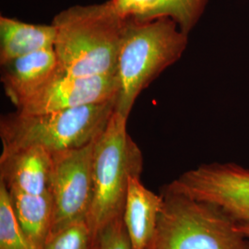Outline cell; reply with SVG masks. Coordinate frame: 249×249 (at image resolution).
Returning a JSON list of instances; mask_svg holds the SVG:
<instances>
[{"label": "cell", "instance_id": "6da1fadb", "mask_svg": "<svg viewBox=\"0 0 249 249\" xmlns=\"http://www.w3.org/2000/svg\"><path fill=\"white\" fill-rule=\"evenodd\" d=\"M126 22L112 0L60 11L52 21L58 72L81 77L116 76Z\"/></svg>", "mask_w": 249, "mask_h": 249}, {"label": "cell", "instance_id": "7a4b0ae2", "mask_svg": "<svg viewBox=\"0 0 249 249\" xmlns=\"http://www.w3.org/2000/svg\"><path fill=\"white\" fill-rule=\"evenodd\" d=\"M188 36L168 16L127 18L118 56L117 114L128 119L139 95L186 50Z\"/></svg>", "mask_w": 249, "mask_h": 249}, {"label": "cell", "instance_id": "3957f363", "mask_svg": "<svg viewBox=\"0 0 249 249\" xmlns=\"http://www.w3.org/2000/svg\"><path fill=\"white\" fill-rule=\"evenodd\" d=\"M126 125L127 118L115 112L94 143L92 199L87 217L93 243L107 224L123 216L129 181L142 173V152Z\"/></svg>", "mask_w": 249, "mask_h": 249}, {"label": "cell", "instance_id": "277c9868", "mask_svg": "<svg viewBox=\"0 0 249 249\" xmlns=\"http://www.w3.org/2000/svg\"><path fill=\"white\" fill-rule=\"evenodd\" d=\"M116 98L90 106L44 114L18 111L2 116V151L38 145L51 152L81 148L94 142L116 110Z\"/></svg>", "mask_w": 249, "mask_h": 249}, {"label": "cell", "instance_id": "5b68a950", "mask_svg": "<svg viewBox=\"0 0 249 249\" xmlns=\"http://www.w3.org/2000/svg\"><path fill=\"white\" fill-rule=\"evenodd\" d=\"M154 235L147 249H249L237 224L214 205L163 188Z\"/></svg>", "mask_w": 249, "mask_h": 249}, {"label": "cell", "instance_id": "8992f818", "mask_svg": "<svg viewBox=\"0 0 249 249\" xmlns=\"http://www.w3.org/2000/svg\"><path fill=\"white\" fill-rule=\"evenodd\" d=\"M164 188L214 205L236 224L249 223V170L238 164H202Z\"/></svg>", "mask_w": 249, "mask_h": 249}, {"label": "cell", "instance_id": "52a82bcc", "mask_svg": "<svg viewBox=\"0 0 249 249\" xmlns=\"http://www.w3.org/2000/svg\"><path fill=\"white\" fill-rule=\"evenodd\" d=\"M95 141L78 149L53 152L51 235L71 224L87 221L92 199V155Z\"/></svg>", "mask_w": 249, "mask_h": 249}, {"label": "cell", "instance_id": "ba28073f", "mask_svg": "<svg viewBox=\"0 0 249 249\" xmlns=\"http://www.w3.org/2000/svg\"><path fill=\"white\" fill-rule=\"evenodd\" d=\"M116 76H72L57 71L16 111L22 114H44L105 103L116 98Z\"/></svg>", "mask_w": 249, "mask_h": 249}, {"label": "cell", "instance_id": "9c48e42d", "mask_svg": "<svg viewBox=\"0 0 249 249\" xmlns=\"http://www.w3.org/2000/svg\"><path fill=\"white\" fill-rule=\"evenodd\" d=\"M53 152L42 146L31 145L2 151L0 182L8 190L41 195L50 192Z\"/></svg>", "mask_w": 249, "mask_h": 249}, {"label": "cell", "instance_id": "30bf717a", "mask_svg": "<svg viewBox=\"0 0 249 249\" xmlns=\"http://www.w3.org/2000/svg\"><path fill=\"white\" fill-rule=\"evenodd\" d=\"M1 67L3 89L16 109L43 88L58 71L53 49L31 53L1 65Z\"/></svg>", "mask_w": 249, "mask_h": 249}, {"label": "cell", "instance_id": "8fae6325", "mask_svg": "<svg viewBox=\"0 0 249 249\" xmlns=\"http://www.w3.org/2000/svg\"><path fill=\"white\" fill-rule=\"evenodd\" d=\"M162 195L145 187L133 177L125 196L123 220L133 249H147L154 235L162 207Z\"/></svg>", "mask_w": 249, "mask_h": 249}, {"label": "cell", "instance_id": "7c38bea8", "mask_svg": "<svg viewBox=\"0 0 249 249\" xmlns=\"http://www.w3.org/2000/svg\"><path fill=\"white\" fill-rule=\"evenodd\" d=\"M55 28L51 23L32 24L18 19L0 17V64L31 53L53 49Z\"/></svg>", "mask_w": 249, "mask_h": 249}, {"label": "cell", "instance_id": "4fadbf2b", "mask_svg": "<svg viewBox=\"0 0 249 249\" xmlns=\"http://www.w3.org/2000/svg\"><path fill=\"white\" fill-rule=\"evenodd\" d=\"M8 191L21 230L36 249H44L51 235L53 225V203L51 192L34 195L15 190Z\"/></svg>", "mask_w": 249, "mask_h": 249}, {"label": "cell", "instance_id": "5bb4252c", "mask_svg": "<svg viewBox=\"0 0 249 249\" xmlns=\"http://www.w3.org/2000/svg\"><path fill=\"white\" fill-rule=\"evenodd\" d=\"M0 249H37L18 225L9 191L0 182Z\"/></svg>", "mask_w": 249, "mask_h": 249}, {"label": "cell", "instance_id": "9a60e30c", "mask_svg": "<svg viewBox=\"0 0 249 249\" xmlns=\"http://www.w3.org/2000/svg\"><path fill=\"white\" fill-rule=\"evenodd\" d=\"M44 249H94L87 221L71 224L52 234Z\"/></svg>", "mask_w": 249, "mask_h": 249}, {"label": "cell", "instance_id": "2e32d148", "mask_svg": "<svg viewBox=\"0 0 249 249\" xmlns=\"http://www.w3.org/2000/svg\"><path fill=\"white\" fill-rule=\"evenodd\" d=\"M166 16L173 18L188 36L204 12L208 0H165Z\"/></svg>", "mask_w": 249, "mask_h": 249}, {"label": "cell", "instance_id": "e0dca14e", "mask_svg": "<svg viewBox=\"0 0 249 249\" xmlns=\"http://www.w3.org/2000/svg\"><path fill=\"white\" fill-rule=\"evenodd\" d=\"M116 11L124 18L146 20L166 16L165 0H112Z\"/></svg>", "mask_w": 249, "mask_h": 249}, {"label": "cell", "instance_id": "ac0fdd59", "mask_svg": "<svg viewBox=\"0 0 249 249\" xmlns=\"http://www.w3.org/2000/svg\"><path fill=\"white\" fill-rule=\"evenodd\" d=\"M94 249H133L123 216L107 224L94 242Z\"/></svg>", "mask_w": 249, "mask_h": 249}, {"label": "cell", "instance_id": "d6986e66", "mask_svg": "<svg viewBox=\"0 0 249 249\" xmlns=\"http://www.w3.org/2000/svg\"><path fill=\"white\" fill-rule=\"evenodd\" d=\"M237 229L249 239V223H241L237 224Z\"/></svg>", "mask_w": 249, "mask_h": 249}]
</instances>
